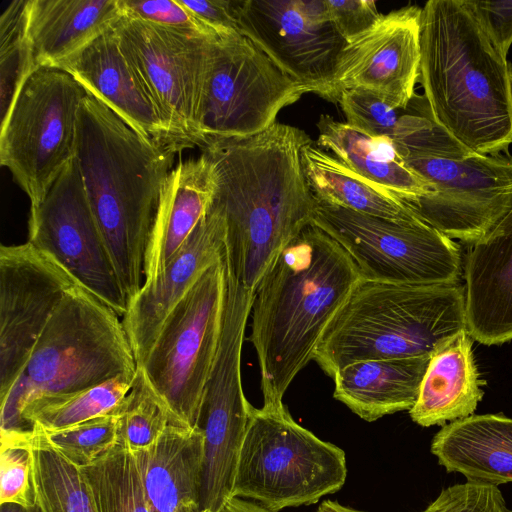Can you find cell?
<instances>
[{"label": "cell", "mask_w": 512, "mask_h": 512, "mask_svg": "<svg viewBox=\"0 0 512 512\" xmlns=\"http://www.w3.org/2000/svg\"><path fill=\"white\" fill-rule=\"evenodd\" d=\"M311 142L302 129L275 122L257 134L201 147L214 173L209 207L225 225L224 263L249 291L256 290L284 248L312 224L317 200L301 157Z\"/></svg>", "instance_id": "1"}, {"label": "cell", "mask_w": 512, "mask_h": 512, "mask_svg": "<svg viewBox=\"0 0 512 512\" xmlns=\"http://www.w3.org/2000/svg\"><path fill=\"white\" fill-rule=\"evenodd\" d=\"M175 154L91 94L83 99L75 156L127 303L145 280L146 253Z\"/></svg>", "instance_id": "2"}, {"label": "cell", "mask_w": 512, "mask_h": 512, "mask_svg": "<svg viewBox=\"0 0 512 512\" xmlns=\"http://www.w3.org/2000/svg\"><path fill=\"white\" fill-rule=\"evenodd\" d=\"M360 271L345 249L310 224L280 253L258 284L250 341L260 368L263 406H283L296 375L314 358L319 340Z\"/></svg>", "instance_id": "3"}, {"label": "cell", "mask_w": 512, "mask_h": 512, "mask_svg": "<svg viewBox=\"0 0 512 512\" xmlns=\"http://www.w3.org/2000/svg\"><path fill=\"white\" fill-rule=\"evenodd\" d=\"M420 75L433 120L473 153L512 144V73L467 0H430L420 21Z\"/></svg>", "instance_id": "4"}, {"label": "cell", "mask_w": 512, "mask_h": 512, "mask_svg": "<svg viewBox=\"0 0 512 512\" xmlns=\"http://www.w3.org/2000/svg\"><path fill=\"white\" fill-rule=\"evenodd\" d=\"M467 329L464 287L360 279L326 326L313 360L330 377L361 361L432 356Z\"/></svg>", "instance_id": "5"}, {"label": "cell", "mask_w": 512, "mask_h": 512, "mask_svg": "<svg viewBox=\"0 0 512 512\" xmlns=\"http://www.w3.org/2000/svg\"><path fill=\"white\" fill-rule=\"evenodd\" d=\"M136 371L120 316L82 286H74L50 318L22 373L0 398L1 440L32 436L22 412L35 399L78 392Z\"/></svg>", "instance_id": "6"}, {"label": "cell", "mask_w": 512, "mask_h": 512, "mask_svg": "<svg viewBox=\"0 0 512 512\" xmlns=\"http://www.w3.org/2000/svg\"><path fill=\"white\" fill-rule=\"evenodd\" d=\"M347 476L345 452L299 425L286 407H251L232 497L271 512L316 503Z\"/></svg>", "instance_id": "7"}, {"label": "cell", "mask_w": 512, "mask_h": 512, "mask_svg": "<svg viewBox=\"0 0 512 512\" xmlns=\"http://www.w3.org/2000/svg\"><path fill=\"white\" fill-rule=\"evenodd\" d=\"M89 93L67 71L39 66L25 80L1 121L0 164L40 204L76 155L79 108Z\"/></svg>", "instance_id": "8"}, {"label": "cell", "mask_w": 512, "mask_h": 512, "mask_svg": "<svg viewBox=\"0 0 512 512\" xmlns=\"http://www.w3.org/2000/svg\"><path fill=\"white\" fill-rule=\"evenodd\" d=\"M312 224L345 249L362 279L406 285L459 283V245L418 216L392 220L317 200Z\"/></svg>", "instance_id": "9"}, {"label": "cell", "mask_w": 512, "mask_h": 512, "mask_svg": "<svg viewBox=\"0 0 512 512\" xmlns=\"http://www.w3.org/2000/svg\"><path fill=\"white\" fill-rule=\"evenodd\" d=\"M224 290L223 254L168 315L140 366L179 425L198 426L219 342Z\"/></svg>", "instance_id": "10"}, {"label": "cell", "mask_w": 512, "mask_h": 512, "mask_svg": "<svg viewBox=\"0 0 512 512\" xmlns=\"http://www.w3.org/2000/svg\"><path fill=\"white\" fill-rule=\"evenodd\" d=\"M304 93L240 32L212 37L199 113L200 147L267 129Z\"/></svg>", "instance_id": "11"}, {"label": "cell", "mask_w": 512, "mask_h": 512, "mask_svg": "<svg viewBox=\"0 0 512 512\" xmlns=\"http://www.w3.org/2000/svg\"><path fill=\"white\" fill-rule=\"evenodd\" d=\"M120 49L177 150L201 146L199 113L212 37L123 15Z\"/></svg>", "instance_id": "12"}, {"label": "cell", "mask_w": 512, "mask_h": 512, "mask_svg": "<svg viewBox=\"0 0 512 512\" xmlns=\"http://www.w3.org/2000/svg\"><path fill=\"white\" fill-rule=\"evenodd\" d=\"M402 161L430 186L429 194L406 204L452 240L473 244L512 204V155L508 152L463 158L407 154Z\"/></svg>", "instance_id": "13"}, {"label": "cell", "mask_w": 512, "mask_h": 512, "mask_svg": "<svg viewBox=\"0 0 512 512\" xmlns=\"http://www.w3.org/2000/svg\"><path fill=\"white\" fill-rule=\"evenodd\" d=\"M120 317L128 303L87 199L76 156L43 201L30 207L28 240Z\"/></svg>", "instance_id": "14"}, {"label": "cell", "mask_w": 512, "mask_h": 512, "mask_svg": "<svg viewBox=\"0 0 512 512\" xmlns=\"http://www.w3.org/2000/svg\"><path fill=\"white\" fill-rule=\"evenodd\" d=\"M70 273L29 242L0 247V398L18 379L58 305Z\"/></svg>", "instance_id": "15"}, {"label": "cell", "mask_w": 512, "mask_h": 512, "mask_svg": "<svg viewBox=\"0 0 512 512\" xmlns=\"http://www.w3.org/2000/svg\"><path fill=\"white\" fill-rule=\"evenodd\" d=\"M239 32L289 78L335 103L333 79L347 41L332 21L309 16L300 0H235Z\"/></svg>", "instance_id": "16"}, {"label": "cell", "mask_w": 512, "mask_h": 512, "mask_svg": "<svg viewBox=\"0 0 512 512\" xmlns=\"http://www.w3.org/2000/svg\"><path fill=\"white\" fill-rule=\"evenodd\" d=\"M422 8L410 5L382 14L366 32L347 43L334 79L338 103L342 91L369 92L394 109H406L420 75Z\"/></svg>", "instance_id": "17"}, {"label": "cell", "mask_w": 512, "mask_h": 512, "mask_svg": "<svg viewBox=\"0 0 512 512\" xmlns=\"http://www.w3.org/2000/svg\"><path fill=\"white\" fill-rule=\"evenodd\" d=\"M225 250L222 216L208 210L189 238L151 282H144L128 303L122 322L137 367L145 362L165 320L202 274L219 261Z\"/></svg>", "instance_id": "18"}, {"label": "cell", "mask_w": 512, "mask_h": 512, "mask_svg": "<svg viewBox=\"0 0 512 512\" xmlns=\"http://www.w3.org/2000/svg\"><path fill=\"white\" fill-rule=\"evenodd\" d=\"M464 295L473 340L499 345L512 340V204L466 255Z\"/></svg>", "instance_id": "19"}, {"label": "cell", "mask_w": 512, "mask_h": 512, "mask_svg": "<svg viewBox=\"0 0 512 512\" xmlns=\"http://www.w3.org/2000/svg\"><path fill=\"white\" fill-rule=\"evenodd\" d=\"M142 136L179 151L156 107L120 49L112 29L56 66Z\"/></svg>", "instance_id": "20"}, {"label": "cell", "mask_w": 512, "mask_h": 512, "mask_svg": "<svg viewBox=\"0 0 512 512\" xmlns=\"http://www.w3.org/2000/svg\"><path fill=\"white\" fill-rule=\"evenodd\" d=\"M132 452L151 512H199L204 457L200 427L170 424L152 445Z\"/></svg>", "instance_id": "21"}, {"label": "cell", "mask_w": 512, "mask_h": 512, "mask_svg": "<svg viewBox=\"0 0 512 512\" xmlns=\"http://www.w3.org/2000/svg\"><path fill=\"white\" fill-rule=\"evenodd\" d=\"M431 452L448 472L468 482L498 486L512 482V418L471 415L444 425Z\"/></svg>", "instance_id": "22"}, {"label": "cell", "mask_w": 512, "mask_h": 512, "mask_svg": "<svg viewBox=\"0 0 512 512\" xmlns=\"http://www.w3.org/2000/svg\"><path fill=\"white\" fill-rule=\"evenodd\" d=\"M214 173L204 154L179 161L166 181L145 259V280H155L206 214Z\"/></svg>", "instance_id": "23"}, {"label": "cell", "mask_w": 512, "mask_h": 512, "mask_svg": "<svg viewBox=\"0 0 512 512\" xmlns=\"http://www.w3.org/2000/svg\"><path fill=\"white\" fill-rule=\"evenodd\" d=\"M122 16L119 0H29L27 33L36 67L56 66Z\"/></svg>", "instance_id": "24"}, {"label": "cell", "mask_w": 512, "mask_h": 512, "mask_svg": "<svg viewBox=\"0 0 512 512\" xmlns=\"http://www.w3.org/2000/svg\"><path fill=\"white\" fill-rule=\"evenodd\" d=\"M473 338L462 330L430 358L411 419L420 426L443 425L469 417L483 397L474 361Z\"/></svg>", "instance_id": "25"}, {"label": "cell", "mask_w": 512, "mask_h": 512, "mask_svg": "<svg viewBox=\"0 0 512 512\" xmlns=\"http://www.w3.org/2000/svg\"><path fill=\"white\" fill-rule=\"evenodd\" d=\"M430 358L418 356L350 364L333 376L334 398L368 422L409 411L417 401Z\"/></svg>", "instance_id": "26"}, {"label": "cell", "mask_w": 512, "mask_h": 512, "mask_svg": "<svg viewBox=\"0 0 512 512\" xmlns=\"http://www.w3.org/2000/svg\"><path fill=\"white\" fill-rule=\"evenodd\" d=\"M317 146L333 152L354 172L404 201L429 194L428 183L409 169L388 138L369 137L347 123L322 114L316 123Z\"/></svg>", "instance_id": "27"}, {"label": "cell", "mask_w": 512, "mask_h": 512, "mask_svg": "<svg viewBox=\"0 0 512 512\" xmlns=\"http://www.w3.org/2000/svg\"><path fill=\"white\" fill-rule=\"evenodd\" d=\"M301 157L307 183L319 202L392 220L417 216L403 199L354 172L313 142L304 146Z\"/></svg>", "instance_id": "28"}, {"label": "cell", "mask_w": 512, "mask_h": 512, "mask_svg": "<svg viewBox=\"0 0 512 512\" xmlns=\"http://www.w3.org/2000/svg\"><path fill=\"white\" fill-rule=\"evenodd\" d=\"M135 375H119L69 394L40 397L22 412L30 433H50L111 414L128 394Z\"/></svg>", "instance_id": "29"}, {"label": "cell", "mask_w": 512, "mask_h": 512, "mask_svg": "<svg viewBox=\"0 0 512 512\" xmlns=\"http://www.w3.org/2000/svg\"><path fill=\"white\" fill-rule=\"evenodd\" d=\"M79 469L96 512H151L135 456L123 445Z\"/></svg>", "instance_id": "30"}, {"label": "cell", "mask_w": 512, "mask_h": 512, "mask_svg": "<svg viewBox=\"0 0 512 512\" xmlns=\"http://www.w3.org/2000/svg\"><path fill=\"white\" fill-rule=\"evenodd\" d=\"M32 483L40 512H96L79 467L39 435L30 438Z\"/></svg>", "instance_id": "31"}, {"label": "cell", "mask_w": 512, "mask_h": 512, "mask_svg": "<svg viewBox=\"0 0 512 512\" xmlns=\"http://www.w3.org/2000/svg\"><path fill=\"white\" fill-rule=\"evenodd\" d=\"M113 414L117 417V443L130 451L149 447L168 425H179L141 367H137L128 394Z\"/></svg>", "instance_id": "32"}, {"label": "cell", "mask_w": 512, "mask_h": 512, "mask_svg": "<svg viewBox=\"0 0 512 512\" xmlns=\"http://www.w3.org/2000/svg\"><path fill=\"white\" fill-rule=\"evenodd\" d=\"M29 0H14L0 16L1 121L26 78L37 68L27 33Z\"/></svg>", "instance_id": "33"}, {"label": "cell", "mask_w": 512, "mask_h": 512, "mask_svg": "<svg viewBox=\"0 0 512 512\" xmlns=\"http://www.w3.org/2000/svg\"><path fill=\"white\" fill-rule=\"evenodd\" d=\"M338 103L348 125L369 137L388 138L394 146L432 118L426 102L414 114L399 115L397 109L365 91H342Z\"/></svg>", "instance_id": "34"}, {"label": "cell", "mask_w": 512, "mask_h": 512, "mask_svg": "<svg viewBox=\"0 0 512 512\" xmlns=\"http://www.w3.org/2000/svg\"><path fill=\"white\" fill-rule=\"evenodd\" d=\"M117 417L111 413L71 427L39 435L46 444L77 467L87 466L117 443Z\"/></svg>", "instance_id": "35"}, {"label": "cell", "mask_w": 512, "mask_h": 512, "mask_svg": "<svg viewBox=\"0 0 512 512\" xmlns=\"http://www.w3.org/2000/svg\"><path fill=\"white\" fill-rule=\"evenodd\" d=\"M30 438L1 442L0 504L15 503L26 507L36 504Z\"/></svg>", "instance_id": "36"}, {"label": "cell", "mask_w": 512, "mask_h": 512, "mask_svg": "<svg viewBox=\"0 0 512 512\" xmlns=\"http://www.w3.org/2000/svg\"><path fill=\"white\" fill-rule=\"evenodd\" d=\"M422 512H510L498 486L473 482L444 488Z\"/></svg>", "instance_id": "37"}, {"label": "cell", "mask_w": 512, "mask_h": 512, "mask_svg": "<svg viewBox=\"0 0 512 512\" xmlns=\"http://www.w3.org/2000/svg\"><path fill=\"white\" fill-rule=\"evenodd\" d=\"M123 15L185 32L216 35L179 0H119Z\"/></svg>", "instance_id": "38"}, {"label": "cell", "mask_w": 512, "mask_h": 512, "mask_svg": "<svg viewBox=\"0 0 512 512\" xmlns=\"http://www.w3.org/2000/svg\"><path fill=\"white\" fill-rule=\"evenodd\" d=\"M326 4L331 21L347 43L370 29L382 15L369 0H326Z\"/></svg>", "instance_id": "39"}, {"label": "cell", "mask_w": 512, "mask_h": 512, "mask_svg": "<svg viewBox=\"0 0 512 512\" xmlns=\"http://www.w3.org/2000/svg\"><path fill=\"white\" fill-rule=\"evenodd\" d=\"M494 46L505 56L512 45V0H467Z\"/></svg>", "instance_id": "40"}, {"label": "cell", "mask_w": 512, "mask_h": 512, "mask_svg": "<svg viewBox=\"0 0 512 512\" xmlns=\"http://www.w3.org/2000/svg\"><path fill=\"white\" fill-rule=\"evenodd\" d=\"M216 35L239 32L235 0H179Z\"/></svg>", "instance_id": "41"}, {"label": "cell", "mask_w": 512, "mask_h": 512, "mask_svg": "<svg viewBox=\"0 0 512 512\" xmlns=\"http://www.w3.org/2000/svg\"><path fill=\"white\" fill-rule=\"evenodd\" d=\"M221 512H271L262 505L240 497H231Z\"/></svg>", "instance_id": "42"}, {"label": "cell", "mask_w": 512, "mask_h": 512, "mask_svg": "<svg viewBox=\"0 0 512 512\" xmlns=\"http://www.w3.org/2000/svg\"><path fill=\"white\" fill-rule=\"evenodd\" d=\"M317 512H363L347 506H344L336 501L325 500L319 507Z\"/></svg>", "instance_id": "43"}, {"label": "cell", "mask_w": 512, "mask_h": 512, "mask_svg": "<svg viewBox=\"0 0 512 512\" xmlns=\"http://www.w3.org/2000/svg\"><path fill=\"white\" fill-rule=\"evenodd\" d=\"M0 512H40V510L37 504L26 507L15 503H3L0 504Z\"/></svg>", "instance_id": "44"}, {"label": "cell", "mask_w": 512, "mask_h": 512, "mask_svg": "<svg viewBox=\"0 0 512 512\" xmlns=\"http://www.w3.org/2000/svg\"><path fill=\"white\" fill-rule=\"evenodd\" d=\"M511 73H512V66H511Z\"/></svg>", "instance_id": "45"}, {"label": "cell", "mask_w": 512, "mask_h": 512, "mask_svg": "<svg viewBox=\"0 0 512 512\" xmlns=\"http://www.w3.org/2000/svg\"><path fill=\"white\" fill-rule=\"evenodd\" d=\"M510 512H512V510Z\"/></svg>", "instance_id": "46"}]
</instances>
